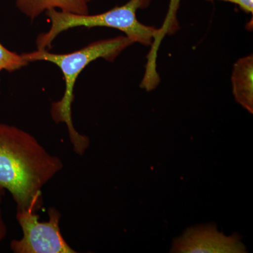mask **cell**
Listing matches in <instances>:
<instances>
[{
    "label": "cell",
    "mask_w": 253,
    "mask_h": 253,
    "mask_svg": "<svg viewBox=\"0 0 253 253\" xmlns=\"http://www.w3.org/2000/svg\"><path fill=\"white\" fill-rule=\"evenodd\" d=\"M28 63L22 55L9 51L0 43V67L2 70L14 72L27 66Z\"/></svg>",
    "instance_id": "obj_8"
},
{
    "label": "cell",
    "mask_w": 253,
    "mask_h": 253,
    "mask_svg": "<svg viewBox=\"0 0 253 253\" xmlns=\"http://www.w3.org/2000/svg\"><path fill=\"white\" fill-rule=\"evenodd\" d=\"M5 192H6V190L0 187V244L7 234V228H6V224H5L4 219H3L2 212H1V204L2 203Z\"/></svg>",
    "instance_id": "obj_11"
},
{
    "label": "cell",
    "mask_w": 253,
    "mask_h": 253,
    "mask_svg": "<svg viewBox=\"0 0 253 253\" xmlns=\"http://www.w3.org/2000/svg\"><path fill=\"white\" fill-rule=\"evenodd\" d=\"M151 0H129L126 4L116 6L101 14H74L49 9L46 15L49 18V31L38 36L36 45L38 50L51 49L55 38L63 32L77 27H106L123 32L126 36L144 46H151L146 67L156 68L158 49L161 42V29L146 26L138 21L136 11L148 7Z\"/></svg>",
    "instance_id": "obj_3"
},
{
    "label": "cell",
    "mask_w": 253,
    "mask_h": 253,
    "mask_svg": "<svg viewBox=\"0 0 253 253\" xmlns=\"http://www.w3.org/2000/svg\"><path fill=\"white\" fill-rule=\"evenodd\" d=\"M134 42L126 36L94 42L82 49L68 54H53L47 50H37L23 53V57L28 63L48 61L56 65L63 73L65 81L64 94L62 98L51 105V116L55 123H65L68 128L70 141L73 151L83 156L90 144L89 137L81 134L73 126L72 104L74 100V87L82 71L89 63L98 59L113 61Z\"/></svg>",
    "instance_id": "obj_2"
},
{
    "label": "cell",
    "mask_w": 253,
    "mask_h": 253,
    "mask_svg": "<svg viewBox=\"0 0 253 253\" xmlns=\"http://www.w3.org/2000/svg\"><path fill=\"white\" fill-rule=\"evenodd\" d=\"M49 220L40 221V216L31 211L16 212L23 231L21 239L11 241L14 253H76L68 245L60 229L61 214L54 207L48 209Z\"/></svg>",
    "instance_id": "obj_4"
},
{
    "label": "cell",
    "mask_w": 253,
    "mask_h": 253,
    "mask_svg": "<svg viewBox=\"0 0 253 253\" xmlns=\"http://www.w3.org/2000/svg\"><path fill=\"white\" fill-rule=\"evenodd\" d=\"M91 0H16L18 9L34 20L44 11L59 8L61 11L71 14H89L88 4Z\"/></svg>",
    "instance_id": "obj_7"
},
{
    "label": "cell",
    "mask_w": 253,
    "mask_h": 253,
    "mask_svg": "<svg viewBox=\"0 0 253 253\" xmlns=\"http://www.w3.org/2000/svg\"><path fill=\"white\" fill-rule=\"evenodd\" d=\"M213 1L215 0H206ZM219 1H229L233 4H237L243 11L248 14H253V0H219Z\"/></svg>",
    "instance_id": "obj_10"
},
{
    "label": "cell",
    "mask_w": 253,
    "mask_h": 253,
    "mask_svg": "<svg viewBox=\"0 0 253 253\" xmlns=\"http://www.w3.org/2000/svg\"><path fill=\"white\" fill-rule=\"evenodd\" d=\"M180 0H169V9L166 20L163 23L162 30L168 34H174L179 29L177 11Z\"/></svg>",
    "instance_id": "obj_9"
},
{
    "label": "cell",
    "mask_w": 253,
    "mask_h": 253,
    "mask_svg": "<svg viewBox=\"0 0 253 253\" xmlns=\"http://www.w3.org/2000/svg\"><path fill=\"white\" fill-rule=\"evenodd\" d=\"M1 71H2V68L0 67V73H1ZM0 84H1V78H0Z\"/></svg>",
    "instance_id": "obj_12"
},
{
    "label": "cell",
    "mask_w": 253,
    "mask_h": 253,
    "mask_svg": "<svg viewBox=\"0 0 253 253\" xmlns=\"http://www.w3.org/2000/svg\"><path fill=\"white\" fill-rule=\"evenodd\" d=\"M172 253H244L246 248L239 234L226 236L215 223L188 228L173 240Z\"/></svg>",
    "instance_id": "obj_5"
},
{
    "label": "cell",
    "mask_w": 253,
    "mask_h": 253,
    "mask_svg": "<svg viewBox=\"0 0 253 253\" xmlns=\"http://www.w3.org/2000/svg\"><path fill=\"white\" fill-rule=\"evenodd\" d=\"M232 93L238 104L253 113V56L240 58L233 65L231 77Z\"/></svg>",
    "instance_id": "obj_6"
},
{
    "label": "cell",
    "mask_w": 253,
    "mask_h": 253,
    "mask_svg": "<svg viewBox=\"0 0 253 253\" xmlns=\"http://www.w3.org/2000/svg\"><path fill=\"white\" fill-rule=\"evenodd\" d=\"M63 168L62 161L35 136L0 123V187L12 196L17 212L41 211L43 187Z\"/></svg>",
    "instance_id": "obj_1"
}]
</instances>
